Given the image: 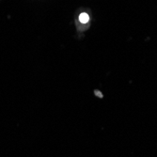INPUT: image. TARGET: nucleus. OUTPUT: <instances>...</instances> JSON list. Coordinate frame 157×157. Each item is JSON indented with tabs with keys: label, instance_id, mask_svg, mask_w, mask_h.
Masks as SVG:
<instances>
[{
	"label": "nucleus",
	"instance_id": "1",
	"mask_svg": "<svg viewBox=\"0 0 157 157\" xmlns=\"http://www.w3.org/2000/svg\"><path fill=\"white\" fill-rule=\"evenodd\" d=\"M79 20H80V22H81V23L86 24V23H88V22H89V20H90V16L88 15L87 13L83 12V13H81V14H80Z\"/></svg>",
	"mask_w": 157,
	"mask_h": 157
}]
</instances>
